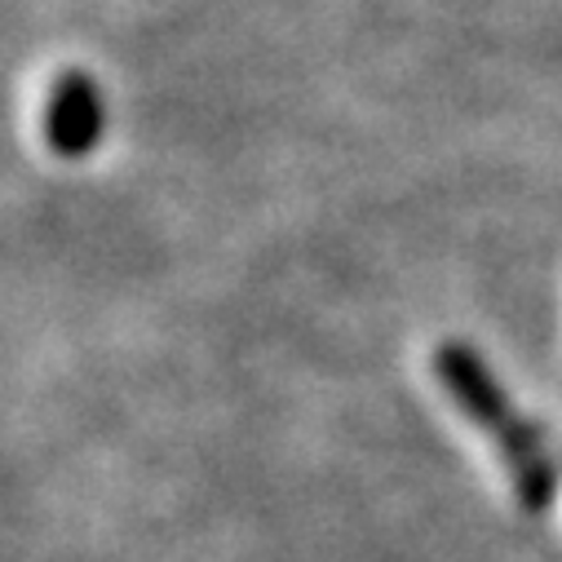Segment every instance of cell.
Returning a JSON list of instances; mask_svg holds the SVG:
<instances>
[{
	"label": "cell",
	"instance_id": "cell-1",
	"mask_svg": "<svg viewBox=\"0 0 562 562\" xmlns=\"http://www.w3.org/2000/svg\"><path fill=\"white\" fill-rule=\"evenodd\" d=\"M435 372H439L443 390L457 398V407L474 420L479 430H487L492 443L505 452L518 501L527 509H544L553 501V465L544 461L536 430H527L518 420V412L509 407V398L496 385V376L487 372V363L465 341H443L439 355H435Z\"/></svg>",
	"mask_w": 562,
	"mask_h": 562
},
{
	"label": "cell",
	"instance_id": "cell-2",
	"mask_svg": "<svg viewBox=\"0 0 562 562\" xmlns=\"http://www.w3.org/2000/svg\"><path fill=\"white\" fill-rule=\"evenodd\" d=\"M102 124H106V111H102V93H98L93 76L63 71L49 89V102H45V143H49V151L63 156V160L89 156L102 143Z\"/></svg>",
	"mask_w": 562,
	"mask_h": 562
}]
</instances>
